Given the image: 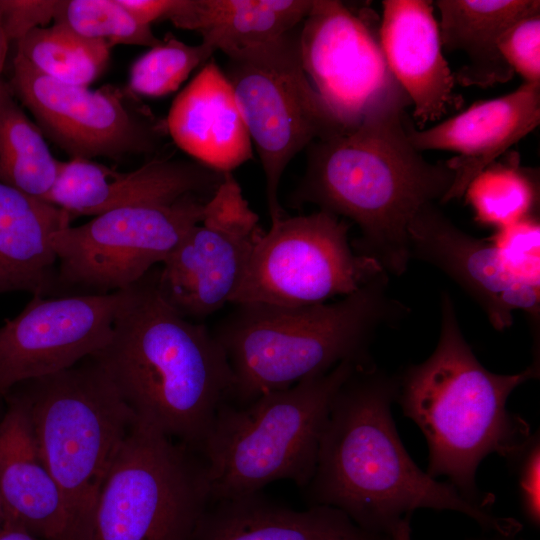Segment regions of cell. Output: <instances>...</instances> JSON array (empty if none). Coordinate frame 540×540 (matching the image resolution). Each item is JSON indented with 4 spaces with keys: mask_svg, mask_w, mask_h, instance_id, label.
Segmentation results:
<instances>
[{
    "mask_svg": "<svg viewBox=\"0 0 540 540\" xmlns=\"http://www.w3.org/2000/svg\"><path fill=\"white\" fill-rule=\"evenodd\" d=\"M396 393V376L373 361L343 383L304 488L309 506L335 507L360 528L389 540H412L411 518L420 508L460 512L485 531L514 538L520 522L493 515L414 463L392 417Z\"/></svg>",
    "mask_w": 540,
    "mask_h": 540,
    "instance_id": "obj_1",
    "label": "cell"
},
{
    "mask_svg": "<svg viewBox=\"0 0 540 540\" xmlns=\"http://www.w3.org/2000/svg\"><path fill=\"white\" fill-rule=\"evenodd\" d=\"M402 92L353 130L307 147V166L291 193V207L310 203L355 223L353 250L387 273L402 275L410 256L408 227L425 205L439 202L454 181L445 161L430 162L410 142Z\"/></svg>",
    "mask_w": 540,
    "mask_h": 540,
    "instance_id": "obj_2",
    "label": "cell"
},
{
    "mask_svg": "<svg viewBox=\"0 0 540 540\" xmlns=\"http://www.w3.org/2000/svg\"><path fill=\"white\" fill-rule=\"evenodd\" d=\"M158 270L126 289L105 346L91 355L137 420L201 455L233 373L204 324L160 295Z\"/></svg>",
    "mask_w": 540,
    "mask_h": 540,
    "instance_id": "obj_3",
    "label": "cell"
},
{
    "mask_svg": "<svg viewBox=\"0 0 540 540\" xmlns=\"http://www.w3.org/2000/svg\"><path fill=\"white\" fill-rule=\"evenodd\" d=\"M440 312L435 350L396 376L395 401L426 438L428 475L448 477L462 496L488 509L494 498L479 491L477 468L493 453L509 461L530 436L529 424L510 413L506 403L515 388L538 378L539 361L517 374L493 373L465 340L447 292L441 295Z\"/></svg>",
    "mask_w": 540,
    "mask_h": 540,
    "instance_id": "obj_4",
    "label": "cell"
},
{
    "mask_svg": "<svg viewBox=\"0 0 540 540\" xmlns=\"http://www.w3.org/2000/svg\"><path fill=\"white\" fill-rule=\"evenodd\" d=\"M388 285L382 271L336 302L234 305L212 331L233 373L229 403L246 405L345 361H372L369 349L378 330L410 312L389 294Z\"/></svg>",
    "mask_w": 540,
    "mask_h": 540,
    "instance_id": "obj_5",
    "label": "cell"
},
{
    "mask_svg": "<svg viewBox=\"0 0 540 540\" xmlns=\"http://www.w3.org/2000/svg\"><path fill=\"white\" fill-rule=\"evenodd\" d=\"M362 364L366 363L342 362L246 405L225 403L201 452L210 502L261 492L278 480L304 489L315 471L334 398Z\"/></svg>",
    "mask_w": 540,
    "mask_h": 540,
    "instance_id": "obj_6",
    "label": "cell"
},
{
    "mask_svg": "<svg viewBox=\"0 0 540 540\" xmlns=\"http://www.w3.org/2000/svg\"><path fill=\"white\" fill-rule=\"evenodd\" d=\"M9 392L26 408L40 455L63 494L74 540L138 420L91 356Z\"/></svg>",
    "mask_w": 540,
    "mask_h": 540,
    "instance_id": "obj_7",
    "label": "cell"
},
{
    "mask_svg": "<svg viewBox=\"0 0 540 540\" xmlns=\"http://www.w3.org/2000/svg\"><path fill=\"white\" fill-rule=\"evenodd\" d=\"M209 502L204 458L137 421L74 540H192Z\"/></svg>",
    "mask_w": 540,
    "mask_h": 540,
    "instance_id": "obj_8",
    "label": "cell"
},
{
    "mask_svg": "<svg viewBox=\"0 0 540 540\" xmlns=\"http://www.w3.org/2000/svg\"><path fill=\"white\" fill-rule=\"evenodd\" d=\"M300 25L228 55L223 70L261 161L271 223L286 216L279 186L291 160L314 141L345 132L303 69Z\"/></svg>",
    "mask_w": 540,
    "mask_h": 540,
    "instance_id": "obj_9",
    "label": "cell"
},
{
    "mask_svg": "<svg viewBox=\"0 0 540 540\" xmlns=\"http://www.w3.org/2000/svg\"><path fill=\"white\" fill-rule=\"evenodd\" d=\"M211 197L120 207L55 232V291L107 294L132 286L202 221Z\"/></svg>",
    "mask_w": 540,
    "mask_h": 540,
    "instance_id": "obj_10",
    "label": "cell"
},
{
    "mask_svg": "<svg viewBox=\"0 0 540 540\" xmlns=\"http://www.w3.org/2000/svg\"><path fill=\"white\" fill-rule=\"evenodd\" d=\"M350 227L323 210L272 222L255 245L230 304L298 307L355 292L385 270L353 250Z\"/></svg>",
    "mask_w": 540,
    "mask_h": 540,
    "instance_id": "obj_11",
    "label": "cell"
},
{
    "mask_svg": "<svg viewBox=\"0 0 540 540\" xmlns=\"http://www.w3.org/2000/svg\"><path fill=\"white\" fill-rule=\"evenodd\" d=\"M17 100L34 116L44 136L72 158L154 156L168 130L127 86L91 90L49 78L15 54L10 82Z\"/></svg>",
    "mask_w": 540,
    "mask_h": 540,
    "instance_id": "obj_12",
    "label": "cell"
},
{
    "mask_svg": "<svg viewBox=\"0 0 540 540\" xmlns=\"http://www.w3.org/2000/svg\"><path fill=\"white\" fill-rule=\"evenodd\" d=\"M264 233L232 172L195 225L158 270L162 298L187 319H203L230 303Z\"/></svg>",
    "mask_w": 540,
    "mask_h": 540,
    "instance_id": "obj_13",
    "label": "cell"
},
{
    "mask_svg": "<svg viewBox=\"0 0 540 540\" xmlns=\"http://www.w3.org/2000/svg\"><path fill=\"white\" fill-rule=\"evenodd\" d=\"M299 48L309 81L345 132L404 92L366 17L341 1L313 0L300 25Z\"/></svg>",
    "mask_w": 540,
    "mask_h": 540,
    "instance_id": "obj_14",
    "label": "cell"
},
{
    "mask_svg": "<svg viewBox=\"0 0 540 540\" xmlns=\"http://www.w3.org/2000/svg\"><path fill=\"white\" fill-rule=\"evenodd\" d=\"M126 289L33 295L20 314L0 327V396L22 382L71 368L102 349Z\"/></svg>",
    "mask_w": 540,
    "mask_h": 540,
    "instance_id": "obj_15",
    "label": "cell"
},
{
    "mask_svg": "<svg viewBox=\"0 0 540 540\" xmlns=\"http://www.w3.org/2000/svg\"><path fill=\"white\" fill-rule=\"evenodd\" d=\"M226 173V172H225ZM225 173L194 159L161 151L130 172L89 159L60 161L44 198L73 219L145 203H171L189 195L213 196Z\"/></svg>",
    "mask_w": 540,
    "mask_h": 540,
    "instance_id": "obj_16",
    "label": "cell"
},
{
    "mask_svg": "<svg viewBox=\"0 0 540 540\" xmlns=\"http://www.w3.org/2000/svg\"><path fill=\"white\" fill-rule=\"evenodd\" d=\"M408 236L411 259L430 263L447 274L480 305L495 329L509 328L516 310L539 320L540 286L509 275L490 241L458 228L435 203L416 213Z\"/></svg>",
    "mask_w": 540,
    "mask_h": 540,
    "instance_id": "obj_17",
    "label": "cell"
},
{
    "mask_svg": "<svg viewBox=\"0 0 540 540\" xmlns=\"http://www.w3.org/2000/svg\"><path fill=\"white\" fill-rule=\"evenodd\" d=\"M540 123V82H524L510 93L470 106L431 128L407 121V134L420 152L456 153L446 160L454 181L440 204L462 197L470 182Z\"/></svg>",
    "mask_w": 540,
    "mask_h": 540,
    "instance_id": "obj_18",
    "label": "cell"
},
{
    "mask_svg": "<svg viewBox=\"0 0 540 540\" xmlns=\"http://www.w3.org/2000/svg\"><path fill=\"white\" fill-rule=\"evenodd\" d=\"M379 43L390 72L409 97L413 116L433 122L461 104L443 54L429 0L382 1Z\"/></svg>",
    "mask_w": 540,
    "mask_h": 540,
    "instance_id": "obj_19",
    "label": "cell"
},
{
    "mask_svg": "<svg viewBox=\"0 0 540 540\" xmlns=\"http://www.w3.org/2000/svg\"><path fill=\"white\" fill-rule=\"evenodd\" d=\"M0 420V506L4 522L41 540H69L63 494L44 463L26 408L13 392L4 396Z\"/></svg>",
    "mask_w": 540,
    "mask_h": 540,
    "instance_id": "obj_20",
    "label": "cell"
},
{
    "mask_svg": "<svg viewBox=\"0 0 540 540\" xmlns=\"http://www.w3.org/2000/svg\"><path fill=\"white\" fill-rule=\"evenodd\" d=\"M165 120L173 142L210 168L232 172L253 157L233 90L212 58L176 96Z\"/></svg>",
    "mask_w": 540,
    "mask_h": 540,
    "instance_id": "obj_21",
    "label": "cell"
},
{
    "mask_svg": "<svg viewBox=\"0 0 540 540\" xmlns=\"http://www.w3.org/2000/svg\"><path fill=\"white\" fill-rule=\"evenodd\" d=\"M192 540H389L356 525L343 511L295 510L261 492L209 502Z\"/></svg>",
    "mask_w": 540,
    "mask_h": 540,
    "instance_id": "obj_22",
    "label": "cell"
},
{
    "mask_svg": "<svg viewBox=\"0 0 540 540\" xmlns=\"http://www.w3.org/2000/svg\"><path fill=\"white\" fill-rule=\"evenodd\" d=\"M71 222L63 209L0 181V294L55 292L51 237Z\"/></svg>",
    "mask_w": 540,
    "mask_h": 540,
    "instance_id": "obj_23",
    "label": "cell"
},
{
    "mask_svg": "<svg viewBox=\"0 0 540 540\" xmlns=\"http://www.w3.org/2000/svg\"><path fill=\"white\" fill-rule=\"evenodd\" d=\"M443 51L461 52L466 63L454 75L463 86L486 88L514 72L498 50L502 34L518 19L540 12L539 0H437Z\"/></svg>",
    "mask_w": 540,
    "mask_h": 540,
    "instance_id": "obj_24",
    "label": "cell"
},
{
    "mask_svg": "<svg viewBox=\"0 0 540 540\" xmlns=\"http://www.w3.org/2000/svg\"><path fill=\"white\" fill-rule=\"evenodd\" d=\"M313 0H178L169 18L198 32L226 56L273 41L298 27Z\"/></svg>",
    "mask_w": 540,
    "mask_h": 540,
    "instance_id": "obj_25",
    "label": "cell"
},
{
    "mask_svg": "<svg viewBox=\"0 0 540 540\" xmlns=\"http://www.w3.org/2000/svg\"><path fill=\"white\" fill-rule=\"evenodd\" d=\"M60 161L25 113L7 83L0 86V181L44 200L52 189Z\"/></svg>",
    "mask_w": 540,
    "mask_h": 540,
    "instance_id": "obj_26",
    "label": "cell"
},
{
    "mask_svg": "<svg viewBox=\"0 0 540 540\" xmlns=\"http://www.w3.org/2000/svg\"><path fill=\"white\" fill-rule=\"evenodd\" d=\"M111 47L53 24L36 28L16 42V55L41 74L88 87L106 69Z\"/></svg>",
    "mask_w": 540,
    "mask_h": 540,
    "instance_id": "obj_27",
    "label": "cell"
},
{
    "mask_svg": "<svg viewBox=\"0 0 540 540\" xmlns=\"http://www.w3.org/2000/svg\"><path fill=\"white\" fill-rule=\"evenodd\" d=\"M464 195L480 223L501 228L531 216L538 199L535 172L510 152L479 173Z\"/></svg>",
    "mask_w": 540,
    "mask_h": 540,
    "instance_id": "obj_28",
    "label": "cell"
},
{
    "mask_svg": "<svg viewBox=\"0 0 540 540\" xmlns=\"http://www.w3.org/2000/svg\"><path fill=\"white\" fill-rule=\"evenodd\" d=\"M53 24L92 40L114 45L154 47L162 39L138 22L119 0H59Z\"/></svg>",
    "mask_w": 540,
    "mask_h": 540,
    "instance_id": "obj_29",
    "label": "cell"
},
{
    "mask_svg": "<svg viewBox=\"0 0 540 540\" xmlns=\"http://www.w3.org/2000/svg\"><path fill=\"white\" fill-rule=\"evenodd\" d=\"M216 50L205 42L189 45L168 32L161 43L137 58L126 85L138 96L161 97L176 91Z\"/></svg>",
    "mask_w": 540,
    "mask_h": 540,
    "instance_id": "obj_30",
    "label": "cell"
},
{
    "mask_svg": "<svg viewBox=\"0 0 540 540\" xmlns=\"http://www.w3.org/2000/svg\"><path fill=\"white\" fill-rule=\"evenodd\" d=\"M499 261L516 280L540 286V224L534 216L497 228L490 239Z\"/></svg>",
    "mask_w": 540,
    "mask_h": 540,
    "instance_id": "obj_31",
    "label": "cell"
},
{
    "mask_svg": "<svg viewBox=\"0 0 540 540\" xmlns=\"http://www.w3.org/2000/svg\"><path fill=\"white\" fill-rule=\"evenodd\" d=\"M498 50L525 82H540V12L528 14L507 28L499 39Z\"/></svg>",
    "mask_w": 540,
    "mask_h": 540,
    "instance_id": "obj_32",
    "label": "cell"
},
{
    "mask_svg": "<svg viewBox=\"0 0 540 540\" xmlns=\"http://www.w3.org/2000/svg\"><path fill=\"white\" fill-rule=\"evenodd\" d=\"M516 472L520 509L535 529L540 527V437L530 434L516 455L509 460Z\"/></svg>",
    "mask_w": 540,
    "mask_h": 540,
    "instance_id": "obj_33",
    "label": "cell"
},
{
    "mask_svg": "<svg viewBox=\"0 0 540 540\" xmlns=\"http://www.w3.org/2000/svg\"><path fill=\"white\" fill-rule=\"evenodd\" d=\"M59 0H0L1 22L8 40L17 42L30 31L54 21Z\"/></svg>",
    "mask_w": 540,
    "mask_h": 540,
    "instance_id": "obj_34",
    "label": "cell"
},
{
    "mask_svg": "<svg viewBox=\"0 0 540 540\" xmlns=\"http://www.w3.org/2000/svg\"><path fill=\"white\" fill-rule=\"evenodd\" d=\"M141 24L149 25L157 20H167L178 0H119Z\"/></svg>",
    "mask_w": 540,
    "mask_h": 540,
    "instance_id": "obj_35",
    "label": "cell"
},
{
    "mask_svg": "<svg viewBox=\"0 0 540 540\" xmlns=\"http://www.w3.org/2000/svg\"><path fill=\"white\" fill-rule=\"evenodd\" d=\"M0 540H41L18 525L4 522L0 528Z\"/></svg>",
    "mask_w": 540,
    "mask_h": 540,
    "instance_id": "obj_36",
    "label": "cell"
},
{
    "mask_svg": "<svg viewBox=\"0 0 540 540\" xmlns=\"http://www.w3.org/2000/svg\"><path fill=\"white\" fill-rule=\"evenodd\" d=\"M10 41L8 40L6 33L4 31L2 22H1V16H0V86L2 84L1 75L4 68L6 55L8 52V46Z\"/></svg>",
    "mask_w": 540,
    "mask_h": 540,
    "instance_id": "obj_37",
    "label": "cell"
},
{
    "mask_svg": "<svg viewBox=\"0 0 540 540\" xmlns=\"http://www.w3.org/2000/svg\"><path fill=\"white\" fill-rule=\"evenodd\" d=\"M468 540H513V538L503 537L495 534L493 537L473 538Z\"/></svg>",
    "mask_w": 540,
    "mask_h": 540,
    "instance_id": "obj_38",
    "label": "cell"
},
{
    "mask_svg": "<svg viewBox=\"0 0 540 540\" xmlns=\"http://www.w3.org/2000/svg\"><path fill=\"white\" fill-rule=\"evenodd\" d=\"M3 523H4V515H3L2 508L0 506V528L2 527Z\"/></svg>",
    "mask_w": 540,
    "mask_h": 540,
    "instance_id": "obj_39",
    "label": "cell"
}]
</instances>
